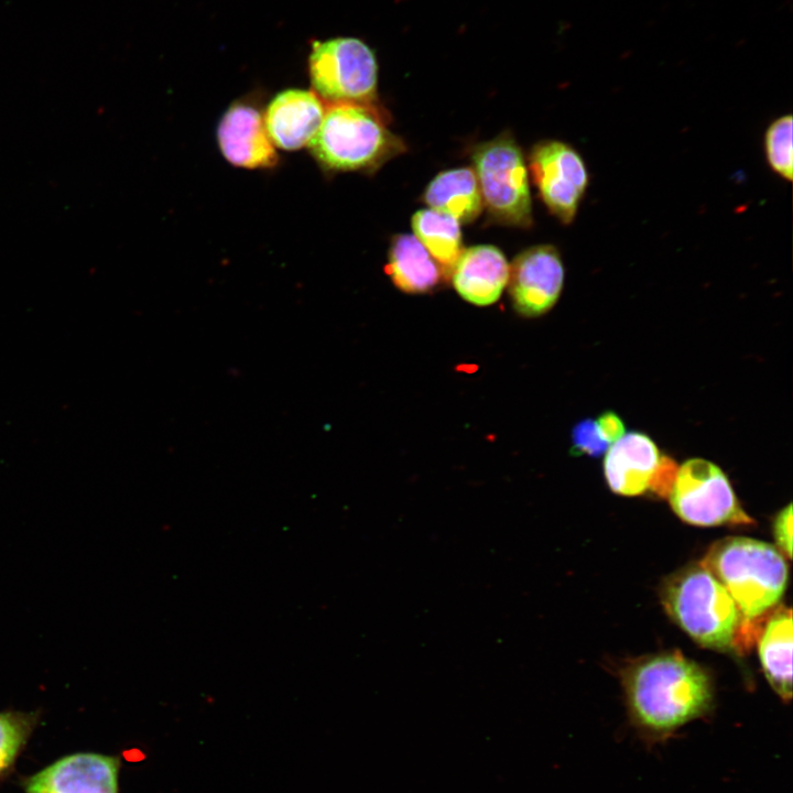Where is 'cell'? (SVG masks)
<instances>
[{
	"label": "cell",
	"mask_w": 793,
	"mask_h": 793,
	"mask_svg": "<svg viewBox=\"0 0 793 793\" xmlns=\"http://www.w3.org/2000/svg\"><path fill=\"white\" fill-rule=\"evenodd\" d=\"M725 587L741 616L757 621L781 599L787 565L773 545L750 537L715 542L699 563Z\"/></svg>",
	"instance_id": "4"
},
{
	"label": "cell",
	"mask_w": 793,
	"mask_h": 793,
	"mask_svg": "<svg viewBox=\"0 0 793 793\" xmlns=\"http://www.w3.org/2000/svg\"><path fill=\"white\" fill-rule=\"evenodd\" d=\"M217 139L224 156L236 166L265 169L278 162L263 117L248 102L238 101L228 108L219 122Z\"/></svg>",
	"instance_id": "11"
},
{
	"label": "cell",
	"mask_w": 793,
	"mask_h": 793,
	"mask_svg": "<svg viewBox=\"0 0 793 793\" xmlns=\"http://www.w3.org/2000/svg\"><path fill=\"white\" fill-rule=\"evenodd\" d=\"M325 111L322 99L314 91L286 89L270 101L263 120L272 143L291 151L311 143Z\"/></svg>",
	"instance_id": "12"
},
{
	"label": "cell",
	"mask_w": 793,
	"mask_h": 793,
	"mask_svg": "<svg viewBox=\"0 0 793 793\" xmlns=\"http://www.w3.org/2000/svg\"><path fill=\"white\" fill-rule=\"evenodd\" d=\"M763 144L767 162L771 170L791 182L793 177L791 115H783L769 124Z\"/></svg>",
	"instance_id": "20"
},
{
	"label": "cell",
	"mask_w": 793,
	"mask_h": 793,
	"mask_svg": "<svg viewBox=\"0 0 793 793\" xmlns=\"http://www.w3.org/2000/svg\"><path fill=\"white\" fill-rule=\"evenodd\" d=\"M623 684L630 718L651 741L669 738L706 715L713 705L707 673L678 652L634 662L626 671Z\"/></svg>",
	"instance_id": "1"
},
{
	"label": "cell",
	"mask_w": 793,
	"mask_h": 793,
	"mask_svg": "<svg viewBox=\"0 0 793 793\" xmlns=\"http://www.w3.org/2000/svg\"><path fill=\"white\" fill-rule=\"evenodd\" d=\"M672 510L697 526L745 525L753 520L741 508L726 474L703 458L684 461L669 492Z\"/></svg>",
	"instance_id": "7"
},
{
	"label": "cell",
	"mask_w": 793,
	"mask_h": 793,
	"mask_svg": "<svg viewBox=\"0 0 793 793\" xmlns=\"http://www.w3.org/2000/svg\"><path fill=\"white\" fill-rule=\"evenodd\" d=\"M661 455L644 433H624L605 453L604 475L617 495L633 497L650 490Z\"/></svg>",
	"instance_id": "13"
},
{
	"label": "cell",
	"mask_w": 793,
	"mask_h": 793,
	"mask_svg": "<svg viewBox=\"0 0 793 793\" xmlns=\"http://www.w3.org/2000/svg\"><path fill=\"white\" fill-rule=\"evenodd\" d=\"M669 616L704 648L729 651L751 641L756 621L746 620L736 602L700 564L669 577L661 591Z\"/></svg>",
	"instance_id": "2"
},
{
	"label": "cell",
	"mask_w": 793,
	"mask_h": 793,
	"mask_svg": "<svg viewBox=\"0 0 793 793\" xmlns=\"http://www.w3.org/2000/svg\"><path fill=\"white\" fill-rule=\"evenodd\" d=\"M387 274L401 291L431 292L448 275L414 235L398 233L390 241Z\"/></svg>",
	"instance_id": "15"
},
{
	"label": "cell",
	"mask_w": 793,
	"mask_h": 793,
	"mask_svg": "<svg viewBox=\"0 0 793 793\" xmlns=\"http://www.w3.org/2000/svg\"><path fill=\"white\" fill-rule=\"evenodd\" d=\"M613 444L598 419H585L572 430L571 454L599 457Z\"/></svg>",
	"instance_id": "21"
},
{
	"label": "cell",
	"mask_w": 793,
	"mask_h": 793,
	"mask_svg": "<svg viewBox=\"0 0 793 793\" xmlns=\"http://www.w3.org/2000/svg\"><path fill=\"white\" fill-rule=\"evenodd\" d=\"M564 278L563 261L554 246L523 250L509 265L507 285L514 311L523 317L547 313L560 298Z\"/></svg>",
	"instance_id": "9"
},
{
	"label": "cell",
	"mask_w": 793,
	"mask_h": 793,
	"mask_svg": "<svg viewBox=\"0 0 793 793\" xmlns=\"http://www.w3.org/2000/svg\"><path fill=\"white\" fill-rule=\"evenodd\" d=\"M39 719L36 711H0V776L13 768Z\"/></svg>",
	"instance_id": "19"
},
{
	"label": "cell",
	"mask_w": 793,
	"mask_h": 793,
	"mask_svg": "<svg viewBox=\"0 0 793 793\" xmlns=\"http://www.w3.org/2000/svg\"><path fill=\"white\" fill-rule=\"evenodd\" d=\"M449 278L461 298L487 306L497 302L507 286L509 263L495 246H472L461 251Z\"/></svg>",
	"instance_id": "14"
},
{
	"label": "cell",
	"mask_w": 793,
	"mask_h": 793,
	"mask_svg": "<svg viewBox=\"0 0 793 793\" xmlns=\"http://www.w3.org/2000/svg\"><path fill=\"white\" fill-rule=\"evenodd\" d=\"M529 171L548 211L562 224H571L589 183L580 154L565 142L541 141L531 149Z\"/></svg>",
	"instance_id": "8"
},
{
	"label": "cell",
	"mask_w": 793,
	"mask_h": 793,
	"mask_svg": "<svg viewBox=\"0 0 793 793\" xmlns=\"http://www.w3.org/2000/svg\"><path fill=\"white\" fill-rule=\"evenodd\" d=\"M792 504L789 503L776 514L773 522L778 550L789 558L792 555Z\"/></svg>",
	"instance_id": "22"
},
{
	"label": "cell",
	"mask_w": 793,
	"mask_h": 793,
	"mask_svg": "<svg viewBox=\"0 0 793 793\" xmlns=\"http://www.w3.org/2000/svg\"><path fill=\"white\" fill-rule=\"evenodd\" d=\"M309 148L328 170L368 173L406 150L378 106L350 102L332 104Z\"/></svg>",
	"instance_id": "3"
},
{
	"label": "cell",
	"mask_w": 793,
	"mask_h": 793,
	"mask_svg": "<svg viewBox=\"0 0 793 793\" xmlns=\"http://www.w3.org/2000/svg\"><path fill=\"white\" fill-rule=\"evenodd\" d=\"M120 760L95 752L63 757L25 779V793H118Z\"/></svg>",
	"instance_id": "10"
},
{
	"label": "cell",
	"mask_w": 793,
	"mask_h": 793,
	"mask_svg": "<svg viewBox=\"0 0 793 793\" xmlns=\"http://www.w3.org/2000/svg\"><path fill=\"white\" fill-rule=\"evenodd\" d=\"M411 224L414 236L449 278L464 250L460 224L452 216L431 208L417 210Z\"/></svg>",
	"instance_id": "18"
},
{
	"label": "cell",
	"mask_w": 793,
	"mask_h": 793,
	"mask_svg": "<svg viewBox=\"0 0 793 793\" xmlns=\"http://www.w3.org/2000/svg\"><path fill=\"white\" fill-rule=\"evenodd\" d=\"M482 205L492 221L530 228L532 200L526 163L510 132L476 145L471 153Z\"/></svg>",
	"instance_id": "5"
},
{
	"label": "cell",
	"mask_w": 793,
	"mask_h": 793,
	"mask_svg": "<svg viewBox=\"0 0 793 793\" xmlns=\"http://www.w3.org/2000/svg\"><path fill=\"white\" fill-rule=\"evenodd\" d=\"M759 658L765 677L785 703L792 697V611L780 608L760 629Z\"/></svg>",
	"instance_id": "16"
},
{
	"label": "cell",
	"mask_w": 793,
	"mask_h": 793,
	"mask_svg": "<svg viewBox=\"0 0 793 793\" xmlns=\"http://www.w3.org/2000/svg\"><path fill=\"white\" fill-rule=\"evenodd\" d=\"M424 203L447 214L459 224L474 221L482 210V198L475 171L470 167L438 173L423 193Z\"/></svg>",
	"instance_id": "17"
},
{
	"label": "cell",
	"mask_w": 793,
	"mask_h": 793,
	"mask_svg": "<svg viewBox=\"0 0 793 793\" xmlns=\"http://www.w3.org/2000/svg\"><path fill=\"white\" fill-rule=\"evenodd\" d=\"M378 74L374 51L358 37L338 36L312 45L311 83L317 96L330 104L374 105Z\"/></svg>",
	"instance_id": "6"
}]
</instances>
